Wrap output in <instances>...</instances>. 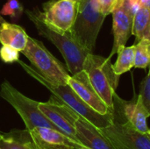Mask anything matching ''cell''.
<instances>
[{"instance_id": "1", "label": "cell", "mask_w": 150, "mask_h": 149, "mask_svg": "<svg viewBox=\"0 0 150 149\" xmlns=\"http://www.w3.org/2000/svg\"><path fill=\"white\" fill-rule=\"evenodd\" d=\"M25 12L39 33L50 40L58 48L65 60L70 75L73 76L82 71L84 61L91 52L77 41L70 31H62L47 25L43 20L38 8H34L33 11L26 10Z\"/></svg>"}, {"instance_id": "2", "label": "cell", "mask_w": 150, "mask_h": 149, "mask_svg": "<svg viewBox=\"0 0 150 149\" xmlns=\"http://www.w3.org/2000/svg\"><path fill=\"white\" fill-rule=\"evenodd\" d=\"M18 64L25 70V72L45 86L55 97L61 100L62 103L70 107L80 117L83 118L98 129H103L109 126L114 121L113 112L107 114H101L92 109L84 101H83L76 92L68 85L54 84L47 81L41 75H40L33 67L28 66L21 61H18Z\"/></svg>"}, {"instance_id": "3", "label": "cell", "mask_w": 150, "mask_h": 149, "mask_svg": "<svg viewBox=\"0 0 150 149\" xmlns=\"http://www.w3.org/2000/svg\"><path fill=\"white\" fill-rule=\"evenodd\" d=\"M105 18L96 0H78L76 19L69 31L81 45L93 53Z\"/></svg>"}, {"instance_id": "4", "label": "cell", "mask_w": 150, "mask_h": 149, "mask_svg": "<svg viewBox=\"0 0 150 149\" xmlns=\"http://www.w3.org/2000/svg\"><path fill=\"white\" fill-rule=\"evenodd\" d=\"M83 70L86 72L97 93L113 112V96L118 87L120 76L115 74L111 59L91 53L84 61Z\"/></svg>"}, {"instance_id": "5", "label": "cell", "mask_w": 150, "mask_h": 149, "mask_svg": "<svg viewBox=\"0 0 150 149\" xmlns=\"http://www.w3.org/2000/svg\"><path fill=\"white\" fill-rule=\"evenodd\" d=\"M21 53L30 61L33 68L47 81L54 84H67L70 75L62 63L40 40L28 35L27 45Z\"/></svg>"}, {"instance_id": "6", "label": "cell", "mask_w": 150, "mask_h": 149, "mask_svg": "<svg viewBox=\"0 0 150 149\" xmlns=\"http://www.w3.org/2000/svg\"><path fill=\"white\" fill-rule=\"evenodd\" d=\"M0 97L16 110L23 119L27 132L39 126L50 127L58 130V128L39 109L40 102L23 95L11 85L8 81H4L1 84Z\"/></svg>"}, {"instance_id": "7", "label": "cell", "mask_w": 150, "mask_h": 149, "mask_svg": "<svg viewBox=\"0 0 150 149\" xmlns=\"http://www.w3.org/2000/svg\"><path fill=\"white\" fill-rule=\"evenodd\" d=\"M114 121L100 129L116 149H150V136L134 127L113 109Z\"/></svg>"}, {"instance_id": "8", "label": "cell", "mask_w": 150, "mask_h": 149, "mask_svg": "<svg viewBox=\"0 0 150 149\" xmlns=\"http://www.w3.org/2000/svg\"><path fill=\"white\" fill-rule=\"evenodd\" d=\"M39 109L58 128L59 131L78 142L76 138V121L79 115L76 112L54 95L51 96L47 102H40Z\"/></svg>"}, {"instance_id": "9", "label": "cell", "mask_w": 150, "mask_h": 149, "mask_svg": "<svg viewBox=\"0 0 150 149\" xmlns=\"http://www.w3.org/2000/svg\"><path fill=\"white\" fill-rule=\"evenodd\" d=\"M43 20L52 27L69 31L76 16L77 2L73 0H50L42 4Z\"/></svg>"}, {"instance_id": "10", "label": "cell", "mask_w": 150, "mask_h": 149, "mask_svg": "<svg viewBox=\"0 0 150 149\" xmlns=\"http://www.w3.org/2000/svg\"><path fill=\"white\" fill-rule=\"evenodd\" d=\"M113 109L119 112L127 121L140 132L148 133L149 128L148 127L147 119L150 117V114L143 105L140 95L135 97L134 100L128 102L123 101L115 92L113 96Z\"/></svg>"}, {"instance_id": "11", "label": "cell", "mask_w": 150, "mask_h": 149, "mask_svg": "<svg viewBox=\"0 0 150 149\" xmlns=\"http://www.w3.org/2000/svg\"><path fill=\"white\" fill-rule=\"evenodd\" d=\"M67 84L83 101H84L96 112L101 114L112 112L97 93L84 70H82L73 76L70 75Z\"/></svg>"}, {"instance_id": "12", "label": "cell", "mask_w": 150, "mask_h": 149, "mask_svg": "<svg viewBox=\"0 0 150 149\" xmlns=\"http://www.w3.org/2000/svg\"><path fill=\"white\" fill-rule=\"evenodd\" d=\"M112 31L113 46L108 58H112L117 53L120 47L126 46L128 39L133 35V18L134 11L126 3L114 10L112 12Z\"/></svg>"}, {"instance_id": "13", "label": "cell", "mask_w": 150, "mask_h": 149, "mask_svg": "<svg viewBox=\"0 0 150 149\" xmlns=\"http://www.w3.org/2000/svg\"><path fill=\"white\" fill-rule=\"evenodd\" d=\"M37 149H76L75 141L59 130L39 126L28 132Z\"/></svg>"}, {"instance_id": "14", "label": "cell", "mask_w": 150, "mask_h": 149, "mask_svg": "<svg viewBox=\"0 0 150 149\" xmlns=\"http://www.w3.org/2000/svg\"><path fill=\"white\" fill-rule=\"evenodd\" d=\"M76 138L80 144L91 149H116L101 130L82 117L76 121Z\"/></svg>"}, {"instance_id": "15", "label": "cell", "mask_w": 150, "mask_h": 149, "mask_svg": "<svg viewBox=\"0 0 150 149\" xmlns=\"http://www.w3.org/2000/svg\"><path fill=\"white\" fill-rule=\"evenodd\" d=\"M28 35L23 27L6 21L0 23V43L2 45L11 46L22 52L26 47Z\"/></svg>"}, {"instance_id": "16", "label": "cell", "mask_w": 150, "mask_h": 149, "mask_svg": "<svg viewBox=\"0 0 150 149\" xmlns=\"http://www.w3.org/2000/svg\"><path fill=\"white\" fill-rule=\"evenodd\" d=\"M133 35L135 36L136 42L142 40H150V8L147 4H141L134 14Z\"/></svg>"}, {"instance_id": "17", "label": "cell", "mask_w": 150, "mask_h": 149, "mask_svg": "<svg viewBox=\"0 0 150 149\" xmlns=\"http://www.w3.org/2000/svg\"><path fill=\"white\" fill-rule=\"evenodd\" d=\"M118 58L112 68L117 76H121L128 72L134 66V45L131 47L122 46L117 50Z\"/></svg>"}, {"instance_id": "18", "label": "cell", "mask_w": 150, "mask_h": 149, "mask_svg": "<svg viewBox=\"0 0 150 149\" xmlns=\"http://www.w3.org/2000/svg\"><path fill=\"white\" fill-rule=\"evenodd\" d=\"M150 66V40H142L134 44V68H147Z\"/></svg>"}, {"instance_id": "19", "label": "cell", "mask_w": 150, "mask_h": 149, "mask_svg": "<svg viewBox=\"0 0 150 149\" xmlns=\"http://www.w3.org/2000/svg\"><path fill=\"white\" fill-rule=\"evenodd\" d=\"M24 11V6L18 0H7L0 11L1 15L9 16L12 21L18 20Z\"/></svg>"}, {"instance_id": "20", "label": "cell", "mask_w": 150, "mask_h": 149, "mask_svg": "<svg viewBox=\"0 0 150 149\" xmlns=\"http://www.w3.org/2000/svg\"><path fill=\"white\" fill-rule=\"evenodd\" d=\"M0 149H37L33 142L21 141L13 137L3 136L0 138Z\"/></svg>"}, {"instance_id": "21", "label": "cell", "mask_w": 150, "mask_h": 149, "mask_svg": "<svg viewBox=\"0 0 150 149\" xmlns=\"http://www.w3.org/2000/svg\"><path fill=\"white\" fill-rule=\"evenodd\" d=\"M0 59L4 63L16 62L19 61V51L11 46L2 45L0 47Z\"/></svg>"}, {"instance_id": "22", "label": "cell", "mask_w": 150, "mask_h": 149, "mask_svg": "<svg viewBox=\"0 0 150 149\" xmlns=\"http://www.w3.org/2000/svg\"><path fill=\"white\" fill-rule=\"evenodd\" d=\"M143 105L150 114V68L149 73L141 83L140 94Z\"/></svg>"}, {"instance_id": "23", "label": "cell", "mask_w": 150, "mask_h": 149, "mask_svg": "<svg viewBox=\"0 0 150 149\" xmlns=\"http://www.w3.org/2000/svg\"><path fill=\"white\" fill-rule=\"evenodd\" d=\"M96 1L99 6L100 11L105 17L111 14L114 10H116L125 3V0H96Z\"/></svg>"}, {"instance_id": "24", "label": "cell", "mask_w": 150, "mask_h": 149, "mask_svg": "<svg viewBox=\"0 0 150 149\" xmlns=\"http://www.w3.org/2000/svg\"><path fill=\"white\" fill-rule=\"evenodd\" d=\"M125 3L127 4L134 10V12L140 5V0H125Z\"/></svg>"}, {"instance_id": "25", "label": "cell", "mask_w": 150, "mask_h": 149, "mask_svg": "<svg viewBox=\"0 0 150 149\" xmlns=\"http://www.w3.org/2000/svg\"><path fill=\"white\" fill-rule=\"evenodd\" d=\"M144 4L149 5V7L150 8V0H140V4Z\"/></svg>"}, {"instance_id": "26", "label": "cell", "mask_w": 150, "mask_h": 149, "mask_svg": "<svg viewBox=\"0 0 150 149\" xmlns=\"http://www.w3.org/2000/svg\"><path fill=\"white\" fill-rule=\"evenodd\" d=\"M76 149H91L89 148H87V147H85V146H83V145H82V144H78L77 145V147H76Z\"/></svg>"}, {"instance_id": "27", "label": "cell", "mask_w": 150, "mask_h": 149, "mask_svg": "<svg viewBox=\"0 0 150 149\" xmlns=\"http://www.w3.org/2000/svg\"><path fill=\"white\" fill-rule=\"evenodd\" d=\"M4 21H5V20H4V19L3 18V17H2V15L0 14V23H3V22H4Z\"/></svg>"}, {"instance_id": "28", "label": "cell", "mask_w": 150, "mask_h": 149, "mask_svg": "<svg viewBox=\"0 0 150 149\" xmlns=\"http://www.w3.org/2000/svg\"><path fill=\"white\" fill-rule=\"evenodd\" d=\"M3 136H4V134H3V133H0V138H2V137H3Z\"/></svg>"}, {"instance_id": "29", "label": "cell", "mask_w": 150, "mask_h": 149, "mask_svg": "<svg viewBox=\"0 0 150 149\" xmlns=\"http://www.w3.org/2000/svg\"><path fill=\"white\" fill-rule=\"evenodd\" d=\"M148 133H149V136H150V128H149V132H148Z\"/></svg>"}, {"instance_id": "30", "label": "cell", "mask_w": 150, "mask_h": 149, "mask_svg": "<svg viewBox=\"0 0 150 149\" xmlns=\"http://www.w3.org/2000/svg\"><path fill=\"white\" fill-rule=\"evenodd\" d=\"M73 1H76V2H78V0H73Z\"/></svg>"}, {"instance_id": "31", "label": "cell", "mask_w": 150, "mask_h": 149, "mask_svg": "<svg viewBox=\"0 0 150 149\" xmlns=\"http://www.w3.org/2000/svg\"><path fill=\"white\" fill-rule=\"evenodd\" d=\"M149 67H150V66H149Z\"/></svg>"}]
</instances>
